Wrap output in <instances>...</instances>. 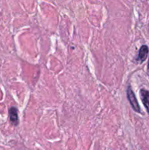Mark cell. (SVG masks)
Wrapping results in <instances>:
<instances>
[{
    "mask_svg": "<svg viewBox=\"0 0 149 150\" xmlns=\"http://www.w3.org/2000/svg\"><path fill=\"white\" fill-rule=\"evenodd\" d=\"M127 96L130 105H131V108H133L134 111L138 112V113H140V107L139 103H138L136 96H135V93H134L133 90L131 89L130 86H129L127 89Z\"/></svg>",
    "mask_w": 149,
    "mask_h": 150,
    "instance_id": "obj_1",
    "label": "cell"
},
{
    "mask_svg": "<svg viewBox=\"0 0 149 150\" xmlns=\"http://www.w3.org/2000/svg\"><path fill=\"white\" fill-rule=\"evenodd\" d=\"M9 118L12 124L16 126L18 124V109L16 107H11L9 109Z\"/></svg>",
    "mask_w": 149,
    "mask_h": 150,
    "instance_id": "obj_3",
    "label": "cell"
},
{
    "mask_svg": "<svg viewBox=\"0 0 149 150\" xmlns=\"http://www.w3.org/2000/svg\"><path fill=\"white\" fill-rule=\"evenodd\" d=\"M148 48L147 45H142L139 50V53H138L137 60H138V61H140V63L143 62V61L147 59L148 55Z\"/></svg>",
    "mask_w": 149,
    "mask_h": 150,
    "instance_id": "obj_4",
    "label": "cell"
},
{
    "mask_svg": "<svg viewBox=\"0 0 149 150\" xmlns=\"http://www.w3.org/2000/svg\"><path fill=\"white\" fill-rule=\"evenodd\" d=\"M148 73L149 74V60H148Z\"/></svg>",
    "mask_w": 149,
    "mask_h": 150,
    "instance_id": "obj_5",
    "label": "cell"
},
{
    "mask_svg": "<svg viewBox=\"0 0 149 150\" xmlns=\"http://www.w3.org/2000/svg\"><path fill=\"white\" fill-rule=\"evenodd\" d=\"M140 95L143 105L146 108L148 113L149 114V91L145 89H142L140 91Z\"/></svg>",
    "mask_w": 149,
    "mask_h": 150,
    "instance_id": "obj_2",
    "label": "cell"
}]
</instances>
